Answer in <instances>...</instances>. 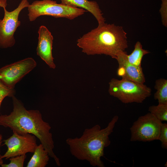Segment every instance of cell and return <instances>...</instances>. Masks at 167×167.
<instances>
[{
    "label": "cell",
    "mask_w": 167,
    "mask_h": 167,
    "mask_svg": "<svg viewBox=\"0 0 167 167\" xmlns=\"http://www.w3.org/2000/svg\"><path fill=\"white\" fill-rule=\"evenodd\" d=\"M12 97L13 111L9 115H0V125L8 127L19 135L29 133L34 135L56 165L60 166L59 159L54 152V143L49 124L43 120L39 110H28L20 100L15 96Z\"/></svg>",
    "instance_id": "obj_1"
},
{
    "label": "cell",
    "mask_w": 167,
    "mask_h": 167,
    "mask_svg": "<svg viewBox=\"0 0 167 167\" xmlns=\"http://www.w3.org/2000/svg\"><path fill=\"white\" fill-rule=\"evenodd\" d=\"M118 119L114 116L107 126L102 129L99 124L85 129L79 137L68 138L66 140L71 154L77 159L88 162L93 167H105L101 160L104 149L111 143L109 136Z\"/></svg>",
    "instance_id": "obj_2"
},
{
    "label": "cell",
    "mask_w": 167,
    "mask_h": 167,
    "mask_svg": "<svg viewBox=\"0 0 167 167\" xmlns=\"http://www.w3.org/2000/svg\"><path fill=\"white\" fill-rule=\"evenodd\" d=\"M126 34L122 27L104 23L79 38L77 45L88 55L105 54L115 59L128 48Z\"/></svg>",
    "instance_id": "obj_3"
},
{
    "label": "cell",
    "mask_w": 167,
    "mask_h": 167,
    "mask_svg": "<svg viewBox=\"0 0 167 167\" xmlns=\"http://www.w3.org/2000/svg\"><path fill=\"white\" fill-rule=\"evenodd\" d=\"M109 84V94L125 104L142 103L152 94L151 88L144 84L126 79L112 78Z\"/></svg>",
    "instance_id": "obj_4"
},
{
    "label": "cell",
    "mask_w": 167,
    "mask_h": 167,
    "mask_svg": "<svg viewBox=\"0 0 167 167\" xmlns=\"http://www.w3.org/2000/svg\"><path fill=\"white\" fill-rule=\"evenodd\" d=\"M27 8L28 19L31 22L42 15L72 20L83 15L87 11L82 8L58 3L56 1L52 0L35 1Z\"/></svg>",
    "instance_id": "obj_5"
},
{
    "label": "cell",
    "mask_w": 167,
    "mask_h": 167,
    "mask_svg": "<svg viewBox=\"0 0 167 167\" xmlns=\"http://www.w3.org/2000/svg\"><path fill=\"white\" fill-rule=\"evenodd\" d=\"M30 4L28 0H21L18 7L11 11L6 9L7 3L1 6L4 11V15L0 20V48H7L13 46L15 43L14 34L21 25L19 15L22 10L28 7Z\"/></svg>",
    "instance_id": "obj_6"
},
{
    "label": "cell",
    "mask_w": 167,
    "mask_h": 167,
    "mask_svg": "<svg viewBox=\"0 0 167 167\" xmlns=\"http://www.w3.org/2000/svg\"><path fill=\"white\" fill-rule=\"evenodd\" d=\"M162 123L149 112L139 117L130 128L131 141L158 140Z\"/></svg>",
    "instance_id": "obj_7"
},
{
    "label": "cell",
    "mask_w": 167,
    "mask_h": 167,
    "mask_svg": "<svg viewBox=\"0 0 167 167\" xmlns=\"http://www.w3.org/2000/svg\"><path fill=\"white\" fill-rule=\"evenodd\" d=\"M32 58H28L0 68V80L7 86L14 88L15 84L36 66Z\"/></svg>",
    "instance_id": "obj_8"
},
{
    "label": "cell",
    "mask_w": 167,
    "mask_h": 167,
    "mask_svg": "<svg viewBox=\"0 0 167 167\" xmlns=\"http://www.w3.org/2000/svg\"><path fill=\"white\" fill-rule=\"evenodd\" d=\"M13 132L11 136L3 141L7 150L0 158L7 159L28 152L33 153L37 146L36 137L30 134L19 135Z\"/></svg>",
    "instance_id": "obj_9"
},
{
    "label": "cell",
    "mask_w": 167,
    "mask_h": 167,
    "mask_svg": "<svg viewBox=\"0 0 167 167\" xmlns=\"http://www.w3.org/2000/svg\"><path fill=\"white\" fill-rule=\"evenodd\" d=\"M127 54L124 51L120 52L116 55L115 59L118 65L117 71V75L122 79L144 84L145 78L142 66L130 63L127 60Z\"/></svg>",
    "instance_id": "obj_10"
},
{
    "label": "cell",
    "mask_w": 167,
    "mask_h": 167,
    "mask_svg": "<svg viewBox=\"0 0 167 167\" xmlns=\"http://www.w3.org/2000/svg\"><path fill=\"white\" fill-rule=\"evenodd\" d=\"M38 33L37 54L50 68L55 69L56 65L52 54L53 37L51 32L44 25H41L39 27Z\"/></svg>",
    "instance_id": "obj_11"
},
{
    "label": "cell",
    "mask_w": 167,
    "mask_h": 167,
    "mask_svg": "<svg viewBox=\"0 0 167 167\" xmlns=\"http://www.w3.org/2000/svg\"><path fill=\"white\" fill-rule=\"evenodd\" d=\"M61 3L68 6L85 9L92 14L97 20L98 25L105 23L99 5L95 1L88 0H60Z\"/></svg>",
    "instance_id": "obj_12"
},
{
    "label": "cell",
    "mask_w": 167,
    "mask_h": 167,
    "mask_svg": "<svg viewBox=\"0 0 167 167\" xmlns=\"http://www.w3.org/2000/svg\"><path fill=\"white\" fill-rule=\"evenodd\" d=\"M49 156L48 152L41 143L37 146L26 167H45L48 163Z\"/></svg>",
    "instance_id": "obj_13"
},
{
    "label": "cell",
    "mask_w": 167,
    "mask_h": 167,
    "mask_svg": "<svg viewBox=\"0 0 167 167\" xmlns=\"http://www.w3.org/2000/svg\"><path fill=\"white\" fill-rule=\"evenodd\" d=\"M154 87L156 90L154 99L158 101V104H167V80L162 78L157 79Z\"/></svg>",
    "instance_id": "obj_14"
},
{
    "label": "cell",
    "mask_w": 167,
    "mask_h": 167,
    "mask_svg": "<svg viewBox=\"0 0 167 167\" xmlns=\"http://www.w3.org/2000/svg\"><path fill=\"white\" fill-rule=\"evenodd\" d=\"M150 53L149 51L143 49L141 43L138 41L135 43L132 53L129 55L127 54V58L130 63L140 66L143 57Z\"/></svg>",
    "instance_id": "obj_15"
},
{
    "label": "cell",
    "mask_w": 167,
    "mask_h": 167,
    "mask_svg": "<svg viewBox=\"0 0 167 167\" xmlns=\"http://www.w3.org/2000/svg\"><path fill=\"white\" fill-rule=\"evenodd\" d=\"M149 112L157 119L162 122L167 121V104H158L148 108Z\"/></svg>",
    "instance_id": "obj_16"
},
{
    "label": "cell",
    "mask_w": 167,
    "mask_h": 167,
    "mask_svg": "<svg viewBox=\"0 0 167 167\" xmlns=\"http://www.w3.org/2000/svg\"><path fill=\"white\" fill-rule=\"evenodd\" d=\"M27 157L26 154H24L10 158V162L8 164H3L2 167H23L24 163Z\"/></svg>",
    "instance_id": "obj_17"
},
{
    "label": "cell",
    "mask_w": 167,
    "mask_h": 167,
    "mask_svg": "<svg viewBox=\"0 0 167 167\" xmlns=\"http://www.w3.org/2000/svg\"><path fill=\"white\" fill-rule=\"evenodd\" d=\"M15 93L14 88L7 86L0 80V109L1 103L4 98L6 96L12 97L14 96Z\"/></svg>",
    "instance_id": "obj_18"
},
{
    "label": "cell",
    "mask_w": 167,
    "mask_h": 167,
    "mask_svg": "<svg viewBox=\"0 0 167 167\" xmlns=\"http://www.w3.org/2000/svg\"><path fill=\"white\" fill-rule=\"evenodd\" d=\"M158 140L161 142L163 148L167 149V124L162 123Z\"/></svg>",
    "instance_id": "obj_19"
},
{
    "label": "cell",
    "mask_w": 167,
    "mask_h": 167,
    "mask_svg": "<svg viewBox=\"0 0 167 167\" xmlns=\"http://www.w3.org/2000/svg\"><path fill=\"white\" fill-rule=\"evenodd\" d=\"M160 13L163 24L165 27L167 26V0H161Z\"/></svg>",
    "instance_id": "obj_20"
},
{
    "label": "cell",
    "mask_w": 167,
    "mask_h": 167,
    "mask_svg": "<svg viewBox=\"0 0 167 167\" xmlns=\"http://www.w3.org/2000/svg\"><path fill=\"white\" fill-rule=\"evenodd\" d=\"M2 135L1 134H0V157L1 156L0 154V147H1L2 143Z\"/></svg>",
    "instance_id": "obj_21"
},
{
    "label": "cell",
    "mask_w": 167,
    "mask_h": 167,
    "mask_svg": "<svg viewBox=\"0 0 167 167\" xmlns=\"http://www.w3.org/2000/svg\"><path fill=\"white\" fill-rule=\"evenodd\" d=\"M3 164V161L2 159L0 158V166H1Z\"/></svg>",
    "instance_id": "obj_22"
}]
</instances>
